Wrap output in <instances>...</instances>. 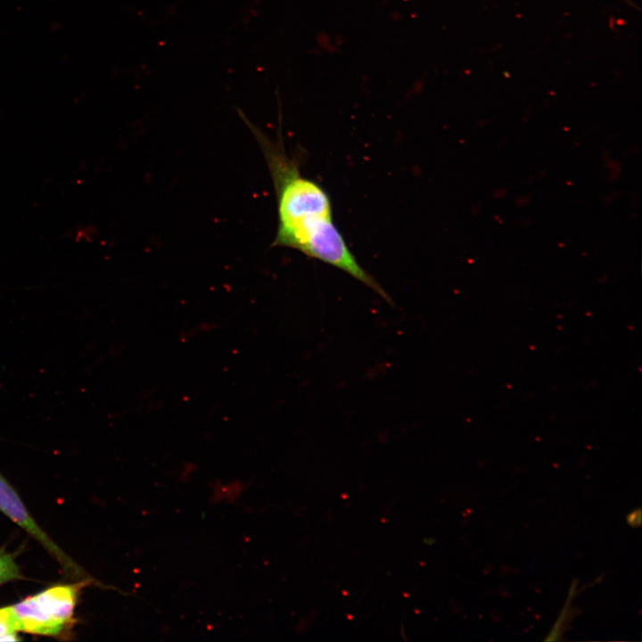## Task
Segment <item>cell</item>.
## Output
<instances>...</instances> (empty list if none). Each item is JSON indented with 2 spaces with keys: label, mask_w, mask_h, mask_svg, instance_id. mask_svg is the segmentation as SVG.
Here are the masks:
<instances>
[{
  "label": "cell",
  "mask_w": 642,
  "mask_h": 642,
  "mask_svg": "<svg viewBox=\"0 0 642 642\" xmlns=\"http://www.w3.org/2000/svg\"><path fill=\"white\" fill-rule=\"evenodd\" d=\"M244 119L265 156L276 197L278 222L272 247L297 250L331 265L392 305L391 298L360 266L334 224L332 201L325 189L302 176L300 164L286 152L280 139H270Z\"/></svg>",
  "instance_id": "obj_1"
},
{
  "label": "cell",
  "mask_w": 642,
  "mask_h": 642,
  "mask_svg": "<svg viewBox=\"0 0 642 642\" xmlns=\"http://www.w3.org/2000/svg\"><path fill=\"white\" fill-rule=\"evenodd\" d=\"M87 580L56 585L8 605L17 631L58 637L71 628L82 588Z\"/></svg>",
  "instance_id": "obj_2"
},
{
  "label": "cell",
  "mask_w": 642,
  "mask_h": 642,
  "mask_svg": "<svg viewBox=\"0 0 642 642\" xmlns=\"http://www.w3.org/2000/svg\"><path fill=\"white\" fill-rule=\"evenodd\" d=\"M0 512L35 539L75 579L85 576L81 567L37 524L12 484L0 473Z\"/></svg>",
  "instance_id": "obj_3"
},
{
  "label": "cell",
  "mask_w": 642,
  "mask_h": 642,
  "mask_svg": "<svg viewBox=\"0 0 642 642\" xmlns=\"http://www.w3.org/2000/svg\"><path fill=\"white\" fill-rule=\"evenodd\" d=\"M21 570L13 556L5 551H0V586L21 579Z\"/></svg>",
  "instance_id": "obj_4"
},
{
  "label": "cell",
  "mask_w": 642,
  "mask_h": 642,
  "mask_svg": "<svg viewBox=\"0 0 642 642\" xmlns=\"http://www.w3.org/2000/svg\"><path fill=\"white\" fill-rule=\"evenodd\" d=\"M8 606L0 608V641H17L21 638Z\"/></svg>",
  "instance_id": "obj_5"
},
{
  "label": "cell",
  "mask_w": 642,
  "mask_h": 642,
  "mask_svg": "<svg viewBox=\"0 0 642 642\" xmlns=\"http://www.w3.org/2000/svg\"><path fill=\"white\" fill-rule=\"evenodd\" d=\"M627 522L633 527H638L641 523V512L640 509H637L630 513L627 516Z\"/></svg>",
  "instance_id": "obj_6"
}]
</instances>
